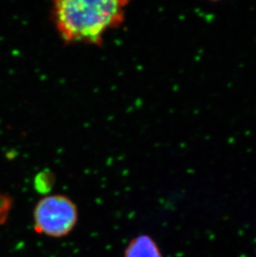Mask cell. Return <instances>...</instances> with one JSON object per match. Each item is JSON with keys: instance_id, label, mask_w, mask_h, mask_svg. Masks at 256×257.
<instances>
[{"instance_id": "cell-1", "label": "cell", "mask_w": 256, "mask_h": 257, "mask_svg": "<svg viewBox=\"0 0 256 257\" xmlns=\"http://www.w3.org/2000/svg\"><path fill=\"white\" fill-rule=\"evenodd\" d=\"M127 1L59 0L53 2L52 17L67 44L97 45L106 32L122 24Z\"/></svg>"}, {"instance_id": "cell-2", "label": "cell", "mask_w": 256, "mask_h": 257, "mask_svg": "<svg viewBox=\"0 0 256 257\" xmlns=\"http://www.w3.org/2000/svg\"><path fill=\"white\" fill-rule=\"evenodd\" d=\"M77 220V205L64 195H47L38 201L34 208V230L49 237L68 235L75 227Z\"/></svg>"}, {"instance_id": "cell-3", "label": "cell", "mask_w": 256, "mask_h": 257, "mask_svg": "<svg viewBox=\"0 0 256 257\" xmlns=\"http://www.w3.org/2000/svg\"><path fill=\"white\" fill-rule=\"evenodd\" d=\"M124 257H162L157 243L148 235L133 238L126 245Z\"/></svg>"}, {"instance_id": "cell-4", "label": "cell", "mask_w": 256, "mask_h": 257, "mask_svg": "<svg viewBox=\"0 0 256 257\" xmlns=\"http://www.w3.org/2000/svg\"><path fill=\"white\" fill-rule=\"evenodd\" d=\"M54 183V177L51 172H43L37 176L34 185L38 192L47 194L51 191Z\"/></svg>"}]
</instances>
